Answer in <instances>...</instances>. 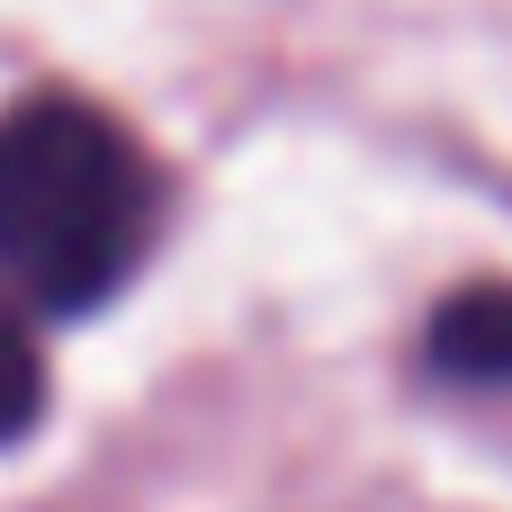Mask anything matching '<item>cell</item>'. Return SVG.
<instances>
[{
  "instance_id": "obj_2",
  "label": "cell",
  "mask_w": 512,
  "mask_h": 512,
  "mask_svg": "<svg viewBox=\"0 0 512 512\" xmlns=\"http://www.w3.org/2000/svg\"><path fill=\"white\" fill-rule=\"evenodd\" d=\"M432 369L459 387H512V288H468L432 315Z\"/></svg>"
},
{
  "instance_id": "obj_1",
  "label": "cell",
  "mask_w": 512,
  "mask_h": 512,
  "mask_svg": "<svg viewBox=\"0 0 512 512\" xmlns=\"http://www.w3.org/2000/svg\"><path fill=\"white\" fill-rule=\"evenodd\" d=\"M153 243V162L90 99H27L0 117V270L54 306H99Z\"/></svg>"
},
{
  "instance_id": "obj_3",
  "label": "cell",
  "mask_w": 512,
  "mask_h": 512,
  "mask_svg": "<svg viewBox=\"0 0 512 512\" xmlns=\"http://www.w3.org/2000/svg\"><path fill=\"white\" fill-rule=\"evenodd\" d=\"M36 405H45V369H36L27 333L0 315V441H18V432L36 423Z\"/></svg>"
}]
</instances>
